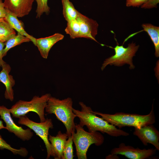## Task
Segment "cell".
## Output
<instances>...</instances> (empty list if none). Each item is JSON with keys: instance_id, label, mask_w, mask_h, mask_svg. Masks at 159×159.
Instances as JSON below:
<instances>
[{"instance_id": "29", "label": "cell", "mask_w": 159, "mask_h": 159, "mask_svg": "<svg viewBox=\"0 0 159 159\" xmlns=\"http://www.w3.org/2000/svg\"><path fill=\"white\" fill-rule=\"evenodd\" d=\"M117 155L111 154L106 157V159H119Z\"/></svg>"}, {"instance_id": "27", "label": "cell", "mask_w": 159, "mask_h": 159, "mask_svg": "<svg viewBox=\"0 0 159 159\" xmlns=\"http://www.w3.org/2000/svg\"><path fill=\"white\" fill-rule=\"evenodd\" d=\"M5 45V42L0 41V68L6 63L2 59L3 52Z\"/></svg>"}, {"instance_id": "4", "label": "cell", "mask_w": 159, "mask_h": 159, "mask_svg": "<svg viewBox=\"0 0 159 159\" xmlns=\"http://www.w3.org/2000/svg\"><path fill=\"white\" fill-rule=\"evenodd\" d=\"M75 130L76 132L72 133V136L78 159H87V153L90 146L92 144L100 146L104 142V137L98 131H86L79 124H76Z\"/></svg>"}, {"instance_id": "20", "label": "cell", "mask_w": 159, "mask_h": 159, "mask_svg": "<svg viewBox=\"0 0 159 159\" xmlns=\"http://www.w3.org/2000/svg\"><path fill=\"white\" fill-rule=\"evenodd\" d=\"M63 14L67 21L76 19L79 11L69 0H62Z\"/></svg>"}, {"instance_id": "8", "label": "cell", "mask_w": 159, "mask_h": 159, "mask_svg": "<svg viewBox=\"0 0 159 159\" xmlns=\"http://www.w3.org/2000/svg\"><path fill=\"white\" fill-rule=\"evenodd\" d=\"M10 113L9 109L4 105L0 106V116L6 123V129L24 141L29 140L33 135L31 129L29 128L24 129L17 126L14 122Z\"/></svg>"}, {"instance_id": "7", "label": "cell", "mask_w": 159, "mask_h": 159, "mask_svg": "<svg viewBox=\"0 0 159 159\" xmlns=\"http://www.w3.org/2000/svg\"><path fill=\"white\" fill-rule=\"evenodd\" d=\"M18 122L25 125L32 130L43 141L47 151V159L51 156V144L48 139L49 130L52 129L53 125L51 119L47 118L45 121L36 122L30 120L26 115L20 117Z\"/></svg>"}, {"instance_id": "3", "label": "cell", "mask_w": 159, "mask_h": 159, "mask_svg": "<svg viewBox=\"0 0 159 159\" xmlns=\"http://www.w3.org/2000/svg\"><path fill=\"white\" fill-rule=\"evenodd\" d=\"M99 115L108 123L121 128L124 127H133L139 128L142 127L155 122L153 104L150 112L148 115H142L135 114L116 112L114 114L104 113L93 111Z\"/></svg>"}, {"instance_id": "22", "label": "cell", "mask_w": 159, "mask_h": 159, "mask_svg": "<svg viewBox=\"0 0 159 159\" xmlns=\"http://www.w3.org/2000/svg\"><path fill=\"white\" fill-rule=\"evenodd\" d=\"M4 149H7L14 155H18L23 157H26L28 154L27 150L24 148L21 147L20 149H16L12 147L3 139L0 134V150Z\"/></svg>"}, {"instance_id": "28", "label": "cell", "mask_w": 159, "mask_h": 159, "mask_svg": "<svg viewBox=\"0 0 159 159\" xmlns=\"http://www.w3.org/2000/svg\"><path fill=\"white\" fill-rule=\"evenodd\" d=\"M6 12V9L5 8L2 0H0V18L5 17Z\"/></svg>"}, {"instance_id": "18", "label": "cell", "mask_w": 159, "mask_h": 159, "mask_svg": "<svg viewBox=\"0 0 159 159\" xmlns=\"http://www.w3.org/2000/svg\"><path fill=\"white\" fill-rule=\"evenodd\" d=\"M16 33L4 17L0 18V41L5 42Z\"/></svg>"}, {"instance_id": "30", "label": "cell", "mask_w": 159, "mask_h": 159, "mask_svg": "<svg viewBox=\"0 0 159 159\" xmlns=\"http://www.w3.org/2000/svg\"><path fill=\"white\" fill-rule=\"evenodd\" d=\"M2 129H6V127L3 125V122L0 120V130Z\"/></svg>"}, {"instance_id": "2", "label": "cell", "mask_w": 159, "mask_h": 159, "mask_svg": "<svg viewBox=\"0 0 159 159\" xmlns=\"http://www.w3.org/2000/svg\"><path fill=\"white\" fill-rule=\"evenodd\" d=\"M72 105L73 101L70 97L60 100L51 96L45 108L46 112L54 114L57 118L62 122L68 137L75 130L74 120L77 117L73 111Z\"/></svg>"}, {"instance_id": "10", "label": "cell", "mask_w": 159, "mask_h": 159, "mask_svg": "<svg viewBox=\"0 0 159 159\" xmlns=\"http://www.w3.org/2000/svg\"><path fill=\"white\" fill-rule=\"evenodd\" d=\"M133 134L140 139L145 146L148 143L153 145L159 150V132L153 124L144 126L139 128H135Z\"/></svg>"}, {"instance_id": "23", "label": "cell", "mask_w": 159, "mask_h": 159, "mask_svg": "<svg viewBox=\"0 0 159 159\" xmlns=\"http://www.w3.org/2000/svg\"><path fill=\"white\" fill-rule=\"evenodd\" d=\"M73 141L71 135L68 137L66 140L63 150V157L62 159H73Z\"/></svg>"}, {"instance_id": "9", "label": "cell", "mask_w": 159, "mask_h": 159, "mask_svg": "<svg viewBox=\"0 0 159 159\" xmlns=\"http://www.w3.org/2000/svg\"><path fill=\"white\" fill-rule=\"evenodd\" d=\"M156 149L153 148L141 149L130 145H126L123 143H120L118 148H113L111 154L124 155L130 159H146L156 154Z\"/></svg>"}, {"instance_id": "15", "label": "cell", "mask_w": 159, "mask_h": 159, "mask_svg": "<svg viewBox=\"0 0 159 159\" xmlns=\"http://www.w3.org/2000/svg\"><path fill=\"white\" fill-rule=\"evenodd\" d=\"M64 35L59 33L44 38L36 39L37 46L41 56L44 59L47 58L50 50L52 46L58 41L63 39Z\"/></svg>"}, {"instance_id": "6", "label": "cell", "mask_w": 159, "mask_h": 159, "mask_svg": "<svg viewBox=\"0 0 159 159\" xmlns=\"http://www.w3.org/2000/svg\"><path fill=\"white\" fill-rule=\"evenodd\" d=\"M139 47V45H137L133 42L129 44L127 47H124L122 45L119 46L117 44L114 48H112L115 50V54L105 59L101 67V70H103L109 64L121 66L126 64L130 65V69H134L132 58Z\"/></svg>"}, {"instance_id": "5", "label": "cell", "mask_w": 159, "mask_h": 159, "mask_svg": "<svg viewBox=\"0 0 159 159\" xmlns=\"http://www.w3.org/2000/svg\"><path fill=\"white\" fill-rule=\"evenodd\" d=\"M51 96L50 94L46 93L41 97L34 96L30 101L19 100L9 109L10 112L13 117L19 118L30 112H34L38 115L40 122H44L46 119L44 109Z\"/></svg>"}, {"instance_id": "26", "label": "cell", "mask_w": 159, "mask_h": 159, "mask_svg": "<svg viewBox=\"0 0 159 159\" xmlns=\"http://www.w3.org/2000/svg\"><path fill=\"white\" fill-rule=\"evenodd\" d=\"M159 2V0H148L145 3L141 6V7L144 9L156 7Z\"/></svg>"}, {"instance_id": "14", "label": "cell", "mask_w": 159, "mask_h": 159, "mask_svg": "<svg viewBox=\"0 0 159 159\" xmlns=\"http://www.w3.org/2000/svg\"><path fill=\"white\" fill-rule=\"evenodd\" d=\"M68 136L66 133L58 132L56 136L49 135L48 139L51 144V156L55 159H62L64 145Z\"/></svg>"}, {"instance_id": "16", "label": "cell", "mask_w": 159, "mask_h": 159, "mask_svg": "<svg viewBox=\"0 0 159 159\" xmlns=\"http://www.w3.org/2000/svg\"><path fill=\"white\" fill-rule=\"evenodd\" d=\"M6 9V14L4 17L5 20L11 27L18 32L30 39L36 46V39L29 34L25 30L23 23L18 19V17Z\"/></svg>"}, {"instance_id": "19", "label": "cell", "mask_w": 159, "mask_h": 159, "mask_svg": "<svg viewBox=\"0 0 159 159\" xmlns=\"http://www.w3.org/2000/svg\"><path fill=\"white\" fill-rule=\"evenodd\" d=\"M31 40L27 37L18 32L17 35L10 38L5 42V47L4 48L3 56H5L8 51L11 48L21 43L29 42Z\"/></svg>"}, {"instance_id": "11", "label": "cell", "mask_w": 159, "mask_h": 159, "mask_svg": "<svg viewBox=\"0 0 159 159\" xmlns=\"http://www.w3.org/2000/svg\"><path fill=\"white\" fill-rule=\"evenodd\" d=\"M76 19L80 25V38H85L98 42L95 39L98 24L96 21L78 12Z\"/></svg>"}, {"instance_id": "12", "label": "cell", "mask_w": 159, "mask_h": 159, "mask_svg": "<svg viewBox=\"0 0 159 159\" xmlns=\"http://www.w3.org/2000/svg\"><path fill=\"white\" fill-rule=\"evenodd\" d=\"M34 0H4L5 8L18 17L28 15Z\"/></svg>"}, {"instance_id": "25", "label": "cell", "mask_w": 159, "mask_h": 159, "mask_svg": "<svg viewBox=\"0 0 159 159\" xmlns=\"http://www.w3.org/2000/svg\"><path fill=\"white\" fill-rule=\"evenodd\" d=\"M148 0H126L127 7H139L145 3Z\"/></svg>"}, {"instance_id": "1", "label": "cell", "mask_w": 159, "mask_h": 159, "mask_svg": "<svg viewBox=\"0 0 159 159\" xmlns=\"http://www.w3.org/2000/svg\"><path fill=\"white\" fill-rule=\"evenodd\" d=\"M79 104L81 110L73 108L72 110L80 120L79 125L82 127L86 126L90 132L100 131L106 133L112 137L127 136L129 133L108 123L103 119L97 117L90 107L86 106L83 102H80Z\"/></svg>"}, {"instance_id": "31", "label": "cell", "mask_w": 159, "mask_h": 159, "mask_svg": "<svg viewBox=\"0 0 159 159\" xmlns=\"http://www.w3.org/2000/svg\"></svg>"}, {"instance_id": "21", "label": "cell", "mask_w": 159, "mask_h": 159, "mask_svg": "<svg viewBox=\"0 0 159 159\" xmlns=\"http://www.w3.org/2000/svg\"><path fill=\"white\" fill-rule=\"evenodd\" d=\"M65 31L71 39L80 38V25L76 19L67 21Z\"/></svg>"}, {"instance_id": "17", "label": "cell", "mask_w": 159, "mask_h": 159, "mask_svg": "<svg viewBox=\"0 0 159 159\" xmlns=\"http://www.w3.org/2000/svg\"><path fill=\"white\" fill-rule=\"evenodd\" d=\"M143 31L146 32L150 37L155 48V55L159 56V27L149 23L142 25Z\"/></svg>"}, {"instance_id": "24", "label": "cell", "mask_w": 159, "mask_h": 159, "mask_svg": "<svg viewBox=\"0 0 159 159\" xmlns=\"http://www.w3.org/2000/svg\"><path fill=\"white\" fill-rule=\"evenodd\" d=\"M36 1L37 4L36 18H40L44 13L48 14L50 12V8L47 4L48 0H36Z\"/></svg>"}, {"instance_id": "13", "label": "cell", "mask_w": 159, "mask_h": 159, "mask_svg": "<svg viewBox=\"0 0 159 159\" xmlns=\"http://www.w3.org/2000/svg\"><path fill=\"white\" fill-rule=\"evenodd\" d=\"M2 69L0 72V82L5 86L6 89L4 97L6 99L12 101L14 100V92L13 87L15 81L12 75L9 74L11 70L10 65L6 63L1 67Z\"/></svg>"}]
</instances>
